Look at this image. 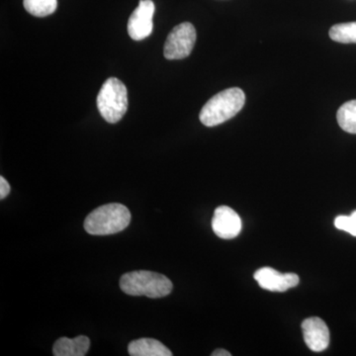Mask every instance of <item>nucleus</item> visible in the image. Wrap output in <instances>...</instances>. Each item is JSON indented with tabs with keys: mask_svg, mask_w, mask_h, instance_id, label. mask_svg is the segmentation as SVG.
I'll list each match as a JSON object with an SVG mask.
<instances>
[{
	"mask_svg": "<svg viewBox=\"0 0 356 356\" xmlns=\"http://www.w3.org/2000/svg\"><path fill=\"white\" fill-rule=\"evenodd\" d=\"M245 102V95L242 89H225L204 105L199 118L206 127H215L235 117L243 109Z\"/></svg>",
	"mask_w": 356,
	"mask_h": 356,
	"instance_id": "f257e3e1",
	"label": "nucleus"
},
{
	"mask_svg": "<svg viewBox=\"0 0 356 356\" xmlns=\"http://www.w3.org/2000/svg\"><path fill=\"white\" fill-rule=\"evenodd\" d=\"M131 222V213L123 204L111 203L93 210L84 221V229L93 236H108L124 231Z\"/></svg>",
	"mask_w": 356,
	"mask_h": 356,
	"instance_id": "f03ea898",
	"label": "nucleus"
},
{
	"mask_svg": "<svg viewBox=\"0 0 356 356\" xmlns=\"http://www.w3.org/2000/svg\"><path fill=\"white\" fill-rule=\"evenodd\" d=\"M172 281L153 271L138 270L124 274L120 280L122 291L131 296L163 298L172 291Z\"/></svg>",
	"mask_w": 356,
	"mask_h": 356,
	"instance_id": "7ed1b4c3",
	"label": "nucleus"
},
{
	"mask_svg": "<svg viewBox=\"0 0 356 356\" xmlns=\"http://www.w3.org/2000/svg\"><path fill=\"white\" fill-rule=\"evenodd\" d=\"M97 108L103 119L115 124L123 118L128 109V92L125 84L116 77H110L97 96Z\"/></svg>",
	"mask_w": 356,
	"mask_h": 356,
	"instance_id": "20e7f679",
	"label": "nucleus"
},
{
	"mask_svg": "<svg viewBox=\"0 0 356 356\" xmlns=\"http://www.w3.org/2000/svg\"><path fill=\"white\" fill-rule=\"evenodd\" d=\"M196 42V30L189 22L175 26L170 33L163 49L168 60H182L191 55Z\"/></svg>",
	"mask_w": 356,
	"mask_h": 356,
	"instance_id": "39448f33",
	"label": "nucleus"
},
{
	"mask_svg": "<svg viewBox=\"0 0 356 356\" xmlns=\"http://www.w3.org/2000/svg\"><path fill=\"white\" fill-rule=\"evenodd\" d=\"M154 9L156 7L152 0H140L139 6L131 14L128 33L134 41H142L153 32Z\"/></svg>",
	"mask_w": 356,
	"mask_h": 356,
	"instance_id": "423d86ee",
	"label": "nucleus"
},
{
	"mask_svg": "<svg viewBox=\"0 0 356 356\" xmlns=\"http://www.w3.org/2000/svg\"><path fill=\"white\" fill-rule=\"evenodd\" d=\"M212 229L215 235L222 240H232L242 231V220L235 210L228 206H220L215 210Z\"/></svg>",
	"mask_w": 356,
	"mask_h": 356,
	"instance_id": "0eeeda50",
	"label": "nucleus"
},
{
	"mask_svg": "<svg viewBox=\"0 0 356 356\" xmlns=\"http://www.w3.org/2000/svg\"><path fill=\"white\" fill-rule=\"evenodd\" d=\"M254 280L262 289L273 292H285L299 284V276L295 273H280L271 267H262L255 271Z\"/></svg>",
	"mask_w": 356,
	"mask_h": 356,
	"instance_id": "6e6552de",
	"label": "nucleus"
},
{
	"mask_svg": "<svg viewBox=\"0 0 356 356\" xmlns=\"http://www.w3.org/2000/svg\"><path fill=\"white\" fill-rule=\"evenodd\" d=\"M304 341L312 351L322 353L330 344V331L322 318L312 317L302 323Z\"/></svg>",
	"mask_w": 356,
	"mask_h": 356,
	"instance_id": "1a4fd4ad",
	"label": "nucleus"
},
{
	"mask_svg": "<svg viewBox=\"0 0 356 356\" xmlns=\"http://www.w3.org/2000/svg\"><path fill=\"white\" fill-rule=\"evenodd\" d=\"M90 348L88 337L79 336L74 339L60 337L53 346L55 356H84Z\"/></svg>",
	"mask_w": 356,
	"mask_h": 356,
	"instance_id": "9d476101",
	"label": "nucleus"
},
{
	"mask_svg": "<svg viewBox=\"0 0 356 356\" xmlns=\"http://www.w3.org/2000/svg\"><path fill=\"white\" fill-rule=\"evenodd\" d=\"M131 356H172V353L161 341L154 339H140L128 346Z\"/></svg>",
	"mask_w": 356,
	"mask_h": 356,
	"instance_id": "9b49d317",
	"label": "nucleus"
},
{
	"mask_svg": "<svg viewBox=\"0 0 356 356\" xmlns=\"http://www.w3.org/2000/svg\"><path fill=\"white\" fill-rule=\"evenodd\" d=\"M337 123L343 131L356 134V100L341 105L337 113Z\"/></svg>",
	"mask_w": 356,
	"mask_h": 356,
	"instance_id": "f8f14e48",
	"label": "nucleus"
},
{
	"mask_svg": "<svg viewBox=\"0 0 356 356\" xmlns=\"http://www.w3.org/2000/svg\"><path fill=\"white\" fill-rule=\"evenodd\" d=\"M329 35L337 43L356 44V22L334 25Z\"/></svg>",
	"mask_w": 356,
	"mask_h": 356,
	"instance_id": "ddd939ff",
	"label": "nucleus"
},
{
	"mask_svg": "<svg viewBox=\"0 0 356 356\" xmlns=\"http://www.w3.org/2000/svg\"><path fill=\"white\" fill-rule=\"evenodd\" d=\"M23 6L27 13L36 17H46L55 13L57 0H24Z\"/></svg>",
	"mask_w": 356,
	"mask_h": 356,
	"instance_id": "4468645a",
	"label": "nucleus"
},
{
	"mask_svg": "<svg viewBox=\"0 0 356 356\" xmlns=\"http://www.w3.org/2000/svg\"><path fill=\"white\" fill-rule=\"evenodd\" d=\"M334 226L341 231L348 232L356 236V224L351 216H339L334 220Z\"/></svg>",
	"mask_w": 356,
	"mask_h": 356,
	"instance_id": "2eb2a0df",
	"label": "nucleus"
},
{
	"mask_svg": "<svg viewBox=\"0 0 356 356\" xmlns=\"http://www.w3.org/2000/svg\"><path fill=\"white\" fill-rule=\"evenodd\" d=\"M10 192V185L3 177H0V199L3 200Z\"/></svg>",
	"mask_w": 356,
	"mask_h": 356,
	"instance_id": "dca6fc26",
	"label": "nucleus"
},
{
	"mask_svg": "<svg viewBox=\"0 0 356 356\" xmlns=\"http://www.w3.org/2000/svg\"><path fill=\"white\" fill-rule=\"evenodd\" d=\"M212 356H231V353L226 350H222V348H219V350H216L214 353H212Z\"/></svg>",
	"mask_w": 356,
	"mask_h": 356,
	"instance_id": "f3484780",
	"label": "nucleus"
},
{
	"mask_svg": "<svg viewBox=\"0 0 356 356\" xmlns=\"http://www.w3.org/2000/svg\"><path fill=\"white\" fill-rule=\"evenodd\" d=\"M350 216L353 217V221H355L356 224V211H355Z\"/></svg>",
	"mask_w": 356,
	"mask_h": 356,
	"instance_id": "a211bd4d",
	"label": "nucleus"
}]
</instances>
